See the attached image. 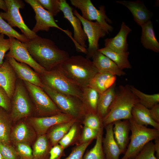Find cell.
Masks as SVG:
<instances>
[{"label":"cell","mask_w":159,"mask_h":159,"mask_svg":"<svg viewBox=\"0 0 159 159\" xmlns=\"http://www.w3.org/2000/svg\"><path fill=\"white\" fill-rule=\"evenodd\" d=\"M34 61L49 71L69 57L66 51L59 49L50 39L38 36L24 43Z\"/></svg>","instance_id":"cell-1"},{"label":"cell","mask_w":159,"mask_h":159,"mask_svg":"<svg viewBox=\"0 0 159 159\" xmlns=\"http://www.w3.org/2000/svg\"><path fill=\"white\" fill-rule=\"evenodd\" d=\"M69 80L82 89L98 72L92 61L80 55L72 56L58 66Z\"/></svg>","instance_id":"cell-2"},{"label":"cell","mask_w":159,"mask_h":159,"mask_svg":"<svg viewBox=\"0 0 159 159\" xmlns=\"http://www.w3.org/2000/svg\"><path fill=\"white\" fill-rule=\"evenodd\" d=\"M138 103L139 100L131 91L130 85L119 86L107 113L102 119L103 128L117 120L132 118V109Z\"/></svg>","instance_id":"cell-3"},{"label":"cell","mask_w":159,"mask_h":159,"mask_svg":"<svg viewBox=\"0 0 159 159\" xmlns=\"http://www.w3.org/2000/svg\"><path fill=\"white\" fill-rule=\"evenodd\" d=\"M41 88L62 112L82 123L86 113L81 99L74 95L59 92L43 84Z\"/></svg>","instance_id":"cell-4"},{"label":"cell","mask_w":159,"mask_h":159,"mask_svg":"<svg viewBox=\"0 0 159 159\" xmlns=\"http://www.w3.org/2000/svg\"><path fill=\"white\" fill-rule=\"evenodd\" d=\"M131 135L124 155L121 159H133L149 142L159 138V130L150 128L129 120Z\"/></svg>","instance_id":"cell-5"},{"label":"cell","mask_w":159,"mask_h":159,"mask_svg":"<svg viewBox=\"0 0 159 159\" xmlns=\"http://www.w3.org/2000/svg\"><path fill=\"white\" fill-rule=\"evenodd\" d=\"M10 113L13 124L23 118L34 117L33 107L23 81L17 78L11 99Z\"/></svg>","instance_id":"cell-6"},{"label":"cell","mask_w":159,"mask_h":159,"mask_svg":"<svg viewBox=\"0 0 159 159\" xmlns=\"http://www.w3.org/2000/svg\"><path fill=\"white\" fill-rule=\"evenodd\" d=\"M39 75L43 84L59 92L74 95L81 100L82 89L65 77L58 66Z\"/></svg>","instance_id":"cell-7"},{"label":"cell","mask_w":159,"mask_h":159,"mask_svg":"<svg viewBox=\"0 0 159 159\" xmlns=\"http://www.w3.org/2000/svg\"><path fill=\"white\" fill-rule=\"evenodd\" d=\"M23 81L33 105L34 117L50 116L62 113L41 87L26 81Z\"/></svg>","instance_id":"cell-8"},{"label":"cell","mask_w":159,"mask_h":159,"mask_svg":"<svg viewBox=\"0 0 159 159\" xmlns=\"http://www.w3.org/2000/svg\"><path fill=\"white\" fill-rule=\"evenodd\" d=\"M70 2L72 5L80 10L81 16L85 19L90 21L96 20L107 34L112 32L113 27L107 22L110 24L112 22L106 14L105 6H100L98 9L90 0H70Z\"/></svg>","instance_id":"cell-9"},{"label":"cell","mask_w":159,"mask_h":159,"mask_svg":"<svg viewBox=\"0 0 159 159\" xmlns=\"http://www.w3.org/2000/svg\"><path fill=\"white\" fill-rule=\"evenodd\" d=\"M7 9L6 12H0V14L12 27H17L29 40L38 36L31 30L24 22L19 12L20 9L24 8L25 4L19 0H5Z\"/></svg>","instance_id":"cell-10"},{"label":"cell","mask_w":159,"mask_h":159,"mask_svg":"<svg viewBox=\"0 0 159 159\" xmlns=\"http://www.w3.org/2000/svg\"><path fill=\"white\" fill-rule=\"evenodd\" d=\"M33 9L35 14L36 23L32 30L36 33L40 31L48 32L51 27H55L62 31L68 36L74 45L77 44L72 36V33L69 30H65L59 27L56 23L54 16L43 8L37 0H25Z\"/></svg>","instance_id":"cell-11"},{"label":"cell","mask_w":159,"mask_h":159,"mask_svg":"<svg viewBox=\"0 0 159 159\" xmlns=\"http://www.w3.org/2000/svg\"><path fill=\"white\" fill-rule=\"evenodd\" d=\"M73 13L80 19L83 26V29L87 36L89 43L86 57L90 59L99 49V39L104 37L106 33L97 22H94L85 19L76 9L73 10Z\"/></svg>","instance_id":"cell-12"},{"label":"cell","mask_w":159,"mask_h":159,"mask_svg":"<svg viewBox=\"0 0 159 159\" xmlns=\"http://www.w3.org/2000/svg\"><path fill=\"white\" fill-rule=\"evenodd\" d=\"M9 38L10 40V47L5 57H11L19 62L26 64L38 74L46 71L33 59L24 43L13 37Z\"/></svg>","instance_id":"cell-13"},{"label":"cell","mask_w":159,"mask_h":159,"mask_svg":"<svg viewBox=\"0 0 159 159\" xmlns=\"http://www.w3.org/2000/svg\"><path fill=\"white\" fill-rule=\"evenodd\" d=\"M37 137L35 131L26 118L21 119L13 124L10 135L12 145L24 143L31 146Z\"/></svg>","instance_id":"cell-14"},{"label":"cell","mask_w":159,"mask_h":159,"mask_svg":"<svg viewBox=\"0 0 159 159\" xmlns=\"http://www.w3.org/2000/svg\"><path fill=\"white\" fill-rule=\"evenodd\" d=\"M26 118L35 131L37 137L46 135L49 129L56 124L74 119L70 116L62 112L50 116L32 117Z\"/></svg>","instance_id":"cell-15"},{"label":"cell","mask_w":159,"mask_h":159,"mask_svg":"<svg viewBox=\"0 0 159 159\" xmlns=\"http://www.w3.org/2000/svg\"><path fill=\"white\" fill-rule=\"evenodd\" d=\"M60 9L64 17L68 20L74 30L73 39L75 42L82 47L86 48L87 36L82 29L80 19L73 14L72 8L65 0H60Z\"/></svg>","instance_id":"cell-16"},{"label":"cell","mask_w":159,"mask_h":159,"mask_svg":"<svg viewBox=\"0 0 159 159\" xmlns=\"http://www.w3.org/2000/svg\"><path fill=\"white\" fill-rule=\"evenodd\" d=\"M15 72L18 78L23 81L42 87V83L39 74L26 64L17 61L14 58L5 57Z\"/></svg>","instance_id":"cell-17"},{"label":"cell","mask_w":159,"mask_h":159,"mask_svg":"<svg viewBox=\"0 0 159 159\" xmlns=\"http://www.w3.org/2000/svg\"><path fill=\"white\" fill-rule=\"evenodd\" d=\"M128 8L133 16L134 20L139 26H142L151 20L153 13L148 10L142 1H116Z\"/></svg>","instance_id":"cell-18"},{"label":"cell","mask_w":159,"mask_h":159,"mask_svg":"<svg viewBox=\"0 0 159 159\" xmlns=\"http://www.w3.org/2000/svg\"><path fill=\"white\" fill-rule=\"evenodd\" d=\"M92 62L98 72L107 73L113 75L120 76L125 74L111 59L97 51L92 56Z\"/></svg>","instance_id":"cell-19"},{"label":"cell","mask_w":159,"mask_h":159,"mask_svg":"<svg viewBox=\"0 0 159 159\" xmlns=\"http://www.w3.org/2000/svg\"><path fill=\"white\" fill-rule=\"evenodd\" d=\"M17 78L12 66L6 59L0 67V86L4 89L11 100Z\"/></svg>","instance_id":"cell-20"},{"label":"cell","mask_w":159,"mask_h":159,"mask_svg":"<svg viewBox=\"0 0 159 159\" xmlns=\"http://www.w3.org/2000/svg\"><path fill=\"white\" fill-rule=\"evenodd\" d=\"M113 126V123H111L104 127L106 133L102 142L106 159H119L120 155L122 153L115 139Z\"/></svg>","instance_id":"cell-21"},{"label":"cell","mask_w":159,"mask_h":159,"mask_svg":"<svg viewBox=\"0 0 159 159\" xmlns=\"http://www.w3.org/2000/svg\"><path fill=\"white\" fill-rule=\"evenodd\" d=\"M113 131L115 139L122 151L124 153L129 142L130 132L129 120H120L113 123Z\"/></svg>","instance_id":"cell-22"},{"label":"cell","mask_w":159,"mask_h":159,"mask_svg":"<svg viewBox=\"0 0 159 159\" xmlns=\"http://www.w3.org/2000/svg\"><path fill=\"white\" fill-rule=\"evenodd\" d=\"M131 29L122 22L120 29L116 36L105 40V47L117 52L127 51L128 44L127 39Z\"/></svg>","instance_id":"cell-23"},{"label":"cell","mask_w":159,"mask_h":159,"mask_svg":"<svg viewBox=\"0 0 159 159\" xmlns=\"http://www.w3.org/2000/svg\"><path fill=\"white\" fill-rule=\"evenodd\" d=\"M131 114L132 118L138 124L146 126L150 125L159 130V123L152 118L149 109L140 103L134 105L132 109Z\"/></svg>","instance_id":"cell-24"},{"label":"cell","mask_w":159,"mask_h":159,"mask_svg":"<svg viewBox=\"0 0 159 159\" xmlns=\"http://www.w3.org/2000/svg\"><path fill=\"white\" fill-rule=\"evenodd\" d=\"M141 42L143 46L155 52H159V43L156 38L151 20L141 26Z\"/></svg>","instance_id":"cell-25"},{"label":"cell","mask_w":159,"mask_h":159,"mask_svg":"<svg viewBox=\"0 0 159 159\" xmlns=\"http://www.w3.org/2000/svg\"><path fill=\"white\" fill-rule=\"evenodd\" d=\"M116 80V76L98 72L92 79L88 86L95 90L100 95L113 85Z\"/></svg>","instance_id":"cell-26"},{"label":"cell","mask_w":159,"mask_h":159,"mask_svg":"<svg viewBox=\"0 0 159 159\" xmlns=\"http://www.w3.org/2000/svg\"><path fill=\"white\" fill-rule=\"evenodd\" d=\"M116 82L99 95L97 114L102 119L107 114L115 93Z\"/></svg>","instance_id":"cell-27"},{"label":"cell","mask_w":159,"mask_h":159,"mask_svg":"<svg viewBox=\"0 0 159 159\" xmlns=\"http://www.w3.org/2000/svg\"><path fill=\"white\" fill-rule=\"evenodd\" d=\"M32 146L34 159H48L52 146L46 134L37 137Z\"/></svg>","instance_id":"cell-28"},{"label":"cell","mask_w":159,"mask_h":159,"mask_svg":"<svg viewBox=\"0 0 159 159\" xmlns=\"http://www.w3.org/2000/svg\"><path fill=\"white\" fill-rule=\"evenodd\" d=\"M76 121H77L73 119L68 122L56 124L49 129L46 135L52 146L58 143Z\"/></svg>","instance_id":"cell-29"},{"label":"cell","mask_w":159,"mask_h":159,"mask_svg":"<svg viewBox=\"0 0 159 159\" xmlns=\"http://www.w3.org/2000/svg\"><path fill=\"white\" fill-rule=\"evenodd\" d=\"M97 51L111 59L120 69L132 68L128 60L129 52H117L105 47L99 49Z\"/></svg>","instance_id":"cell-30"},{"label":"cell","mask_w":159,"mask_h":159,"mask_svg":"<svg viewBox=\"0 0 159 159\" xmlns=\"http://www.w3.org/2000/svg\"><path fill=\"white\" fill-rule=\"evenodd\" d=\"M13 125L10 113L0 107V142L12 145L10 135Z\"/></svg>","instance_id":"cell-31"},{"label":"cell","mask_w":159,"mask_h":159,"mask_svg":"<svg viewBox=\"0 0 159 159\" xmlns=\"http://www.w3.org/2000/svg\"><path fill=\"white\" fill-rule=\"evenodd\" d=\"M99 95L95 90L88 86L82 89L81 100L86 114H97Z\"/></svg>","instance_id":"cell-32"},{"label":"cell","mask_w":159,"mask_h":159,"mask_svg":"<svg viewBox=\"0 0 159 159\" xmlns=\"http://www.w3.org/2000/svg\"><path fill=\"white\" fill-rule=\"evenodd\" d=\"M82 123L75 122L67 133L59 142L58 144L65 149L67 148L78 143L82 130Z\"/></svg>","instance_id":"cell-33"},{"label":"cell","mask_w":159,"mask_h":159,"mask_svg":"<svg viewBox=\"0 0 159 159\" xmlns=\"http://www.w3.org/2000/svg\"><path fill=\"white\" fill-rule=\"evenodd\" d=\"M103 127L99 131L94 146L84 154L83 159H106L102 145Z\"/></svg>","instance_id":"cell-34"},{"label":"cell","mask_w":159,"mask_h":159,"mask_svg":"<svg viewBox=\"0 0 159 159\" xmlns=\"http://www.w3.org/2000/svg\"><path fill=\"white\" fill-rule=\"evenodd\" d=\"M132 92L137 97L139 103L147 108L150 109L155 105L159 103V94L152 95L145 94L134 86L130 85Z\"/></svg>","instance_id":"cell-35"},{"label":"cell","mask_w":159,"mask_h":159,"mask_svg":"<svg viewBox=\"0 0 159 159\" xmlns=\"http://www.w3.org/2000/svg\"><path fill=\"white\" fill-rule=\"evenodd\" d=\"M0 34H5L9 37L14 38L23 43L29 39L23 34H20L14 30L2 18L0 14Z\"/></svg>","instance_id":"cell-36"},{"label":"cell","mask_w":159,"mask_h":159,"mask_svg":"<svg viewBox=\"0 0 159 159\" xmlns=\"http://www.w3.org/2000/svg\"><path fill=\"white\" fill-rule=\"evenodd\" d=\"M82 124L84 126L98 131L103 127L102 119L97 114H86L82 122Z\"/></svg>","instance_id":"cell-37"},{"label":"cell","mask_w":159,"mask_h":159,"mask_svg":"<svg viewBox=\"0 0 159 159\" xmlns=\"http://www.w3.org/2000/svg\"><path fill=\"white\" fill-rule=\"evenodd\" d=\"M38 2L53 16L61 11L60 0H37Z\"/></svg>","instance_id":"cell-38"},{"label":"cell","mask_w":159,"mask_h":159,"mask_svg":"<svg viewBox=\"0 0 159 159\" xmlns=\"http://www.w3.org/2000/svg\"><path fill=\"white\" fill-rule=\"evenodd\" d=\"M155 153L154 143L151 141L147 143L133 159H158Z\"/></svg>","instance_id":"cell-39"},{"label":"cell","mask_w":159,"mask_h":159,"mask_svg":"<svg viewBox=\"0 0 159 159\" xmlns=\"http://www.w3.org/2000/svg\"><path fill=\"white\" fill-rule=\"evenodd\" d=\"M13 145L16 151L19 159H34L32 149L29 145L24 143Z\"/></svg>","instance_id":"cell-40"},{"label":"cell","mask_w":159,"mask_h":159,"mask_svg":"<svg viewBox=\"0 0 159 159\" xmlns=\"http://www.w3.org/2000/svg\"><path fill=\"white\" fill-rule=\"evenodd\" d=\"M92 141L76 145L72 148L70 154L65 159H83L85 150Z\"/></svg>","instance_id":"cell-41"},{"label":"cell","mask_w":159,"mask_h":159,"mask_svg":"<svg viewBox=\"0 0 159 159\" xmlns=\"http://www.w3.org/2000/svg\"><path fill=\"white\" fill-rule=\"evenodd\" d=\"M99 131L84 126L77 144L85 143L96 139Z\"/></svg>","instance_id":"cell-42"},{"label":"cell","mask_w":159,"mask_h":159,"mask_svg":"<svg viewBox=\"0 0 159 159\" xmlns=\"http://www.w3.org/2000/svg\"><path fill=\"white\" fill-rule=\"evenodd\" d=\"M0 152L4 159H19L16 151L12 145L0 142Z\"/></svg>","instance_id":"cell-43"},{"label":"cell","mask_w":159,"mask_h":159,"mask_svg":"<svg viewBox=\"0 0 159 159\" xmlns=\"http://www.w3.org/2000/svg\"><path fill=\"white\" fill-rule=\"evenodd\" d=\"M0 107L10 113L11 108V100L4 89L0 86Z\"/></svg>","instance_id":"cell-44"},{"label":"cell","mask_w":159,"mask_h":159,"mask_svg":"<svg viewBox=\"0 0 159 159\" xmlns=\"http://www.w3.org/2000/svg\"><path fill=\"white\" fill-rule=\"evenodd\" d=\"M10 44L9 38L6 39L4 38V34H0V67L3 63V59L5 53L9 50Z\"/></svg>","instance_id":"cell-45"},{"label":"cell","mask_w":159,"mask_h":159,"mask_svg":"<svg viewBox=\"0 0 159 159\" xmlns=\"http://www.w3.org/2000/svg\"><path fill=\"white\" fill-rule=\"evenodd\" d=\"M64 150L58 143L54 145L50 150L48 159H61L64 156Z\"/></svg>","instance_id":"cell-46"},{"label":"cell","mask_w":159,"mask_h":159,"mask_svg":"<svg viewBox=\"0 0 159 159\" xmlns=\"http://www.w3.org/2000/svg\"><path fill=\"white\" fill-rule=\"evenodd\" d=\"M150 116L153 119L159 123V104H156L149 109Z\"/></svg>","instance_id":"cell-47"},{"label":"cell","mask_w":159,"mask_h":159,"mask_svg":"<svg viewBox=\"0 0 159 159\" xmlns=\"http://www.w3.org/2000/svg\"><path fill=\"white\" fill-rule=\"evenodd\" d=\"M154 140L155 155L158 159H159V138Z\"/></svg>","instance_id":"cell-48"},{"label":"cell","mask_w":159,"mask_h":159,"mask_svg":"<svg viewBox=\"0 0 159 159\" xmlns=\"http://www.w3.org/2000/svg\"><path fill=\"white\" fill-rule=\"evenodd\" d=\"M0 9L3 10L4 12L7 11V6L4 0H0Z\"/></svg>","instance_id":"cell-49"},{"label":"cell","mask_w":159,"mask_h":159,"mask_svg":"<svg viewBox=\"0 0 159 159\" xmlns=\"http://www.w3.org/2000/svg\"><path fill=\"white\" fill-rule=\"evenodd\" d=\"M0 159H4L2 155H1L0 152Z\"/></svg>","instance_id":"cell-50"}]
</instances>
